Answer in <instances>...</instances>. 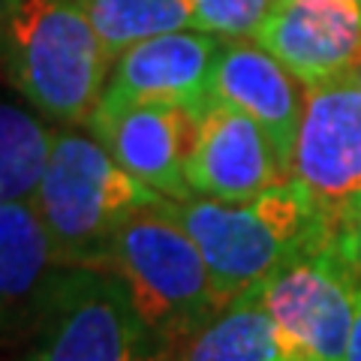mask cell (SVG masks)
Wrapping results in <instances>:
<instances>
[{"mask_svg": "<svg viewBox=\"0 0 361 361\" xmlns=\"http://www.w3.org/2000/svg\"><path fill=\"white\" fill-rule=\"evenodd\" d=\"M166 202L205 256L220 307L262 286L331 220L295 178L244 202L211 196Z\"/></svg>", "mask_w": 361, "mask_h": 361, "instance_id": "cell-1", "label": "cell"}, {"mask_svg": "<svg viewBox=\"0 0 361 361\" xmlns=\"http://www.w3.org/2000/svg\"><path fill=\"white\" fill-rule=\"evenodd\" d=\"M111 58L78 0H18L0 21V73L39 115L87 123Z\"/></svg>", "mask_w": 361, "mask_h": 361, "instance_id": "cell-2", "label": "cell"}, {"mask_svg": "<svg viewBox=\"0 0 361 361\" xmlns=\"http://www.w3.org/2000/svg\"><path fill=\"white\" fill-rule=\"evenodd\" d=\"M163 199L133 178L94 133L54 130L33 208L63 265L103 268L115 235L135 208Z\"/></svg>", "mask_w": 361, "mask_h": 361, "instance_id": "cell-3", "label": "cell"}, {"mask_svg": "<svg viewBox=\"0 0 361 361\" xmlns=\"http://www.w3.org/2000/svg\"><path fill=\"white\" fill-rule=\"evenodd\" d=\"M103 268L123 280L157 346L178 343L220 310L205 256L166 199L123 220Z\"/></svg>", "mask_w": 361, "mask_h": 361, "instance_id": "cell-4", "label": "cell"}, {"mask_svg": "<svg viewBox=\"0 0 361 361\" xmlns=\"http://www.w3.org/2000/svg\"><path fill=\"white\" fill-rule=\"evenodd\" d=\"M358 292L361 277L329 220L301 253L262 283V301L286 361H343Z\"/></svg>", "mask_w": 361, "mask_h": 361, "instance_id": "cell-5", "label": "cell"}, {"mask_svg": "<svg viewBox=\"0 0 361 361\" xmlns=\"http://www.w3.org/2000/svg\"><path fill=\"white\" fill-rule=\"evenodd\" d=\"M37 361H148L157 349L118 274L66 265L39 316Z\"/></svg>", "mask_w": 361, "mask_h": 361, "instance_id": "cell-6", "label": "cell"}, {"mask_svg": "<svg viewBox=\"0 0 361 361\" xmlns=\"http://www.w3.org/2000/svg\"><path fill=\"white\" fill-rule=\"evenodd\" d=\"M292 178L329 217L361 193V87L349 78L307 85Z\"/></svg>", "mask_w": 361, "mask_h": 361, "instance_id": "cell-7", "label": "cell"}, {"mask_svg": "<svg viewBox=\"0 0 361 361\" xmlns=\"http://www.w3.org/2000/svg\"><path fill=\"white\" fill-rule=\"evenodd\" d=\"M289 178L292 166L262 123L232 106L208 103L187 157L190 193L244 202Z\"/></svg>", "mask_w": 361, "mask_h": 361, "instance_id": "cell-8", "label": "cell"}, {"mask_svg": "<svg viewBox=\"0 0 361 361\" xmlns=\"http://www.w3.org/2000/svg\"><path fill=\"white\" fill-rule=\"evenodd\" d=\"M103 148L163 199L193 196L187 157L193 148L199 111L178 103H99L87 121Z\"/></svg>", "mask_w": 361, "mask_h": 361, "instance_id": "cell-9", "label": "cell"}, {"mask_svg": "<svg viewBox=\"0 0 361 361\" xmlns=\"http://www.w3.org/2000/svg\"><path fill=\"white\" fill-rule=\"evenodd\" d=\"M220 45L223 37L196 27L135 42L111 61L99 103H178L202 115Z\"/></svg>", "mask_w": 361, "mask_h": 361, "instance_id": "cell-10", "label": "cell"}, {"mask_svg": "<svg viewBox=\"0 0 361 361\" xmlns=\"http://www.w3.org/2000/svg\"><path fill=\"white\" fill-rule=\"evenodd\" d=\"M253 39L304 85L343 78L361 58V0H277Z\"/></svg>", "mask_w": 361, "mask_h": 361, "instance_id": "cell-11", "label": "cell"}, {"mask_svg": "<svg viewBox=\"0 0 361 361\" xmlns=\"http://www.w3.org/2000/svg\"><path fill=\"white\" fill-rule=\"evenodd\" d=\"M307 85L256 39H223L214 61L208 103H223L250 115L274 139L292 166V148L304 111Z\"/></svg>", "mask_w": 361, "mask_h": 361, "instance_id": "cell-12", "label": "cell"}, {"mask_svg": "<svg viewBox=\"0 0 361 361\" xmlns=\"http://www.w3.org/2000/svg\"><path fill=\"white\" fill-rule=\"evenodd\" d=\"M63 268L33 202L0 205V329L39 325Z\"/></svg>", "mask_w": 361, "mask_h": 361, "instance_id": "cell-13", "label": "cell"}, {"mask_svg": "<svg viewBox=\"0 0 361 361\" xmlns=\"http://www.w3.org/2000/svg\"><path fill=\"white\" fill-rule=\"evenodd\" d=\"M169 346L175 349V361H286L262 286L223 304L211 319Z\"/></svg>", "mask_w": 361, "mask_h": 361, "instance_id": "cell-14", "label": "cell"}, {"mask_svg": "<svg viewBox=\"0 0 361 361\" xmlns=\"http://www.w3.org/2000/svg\"><path fill=\"white\" fill-rule=\"evenodd\" d=\"M78 6L90 18L111 61L142 39L196 27L190 0H78Z\"/></svg>", "mask_w": 361, "mask_h": 361, "instance_id": "cell-15", "label": "cell"}, {"mask_svg": "<svg viewBox=\"0 0 361 361\" xmlns=\"http://www.w3.org/2000/svg\"><path fill=\"white\" fill-rule=\"evenodd\" d=\"M54 130L16 103H0V205L30 202L49 163Z\"/></svg>", "mask_w": 361, "mask_h": 361, "instance_id": "cell-16", "label": "cell"}, {"mask_svg": "<svg viewBox=\"0 0 361 361\" xmlns=\"http://www.w3.org/2000/svg\"><path fill=\"white\" fill-rule=\"evenodd\" d=\"M196 13V27L223 39L256 37L259 25L277 0H190Z\"/></svg>", "mask_w": 361, "mask_h": 361, "instance_id": "cell-17", "label": "cell"}, {"mask_svg": "<svg viewBox=\"0 0 361 361\" xmlns=\"http://www.w3.org/2000/svg\"><path fill=\"white\" fill-rule=\"evenodd\" d=\"M331 229H334L337 244L343 247V253L349 256V262L355 265L358 277H361V193L334 214Z\"/></svg>", "mask_w": 361, "mask_h": 361, "instance_id": "cell-18", "label": "cell"}, {"mask_svg": "<svg viewBox=\"0 0 361 361\" xmlns=\"http://www.w3.org/2000/svg\"><path fill=\"white\" fill-rule=\"evenodd\" d=\"M343 361H361V292H358V304H355V319L349 329V341H346V355Z\"/></svg>", "mask_w": 361, "mask_h": 361, "instance_id": "cell-19", "label": "cell"}, {"mask_svg": "<svg viewBox=\"0 0 361 361\" xmlns=\"http://www.w3.org/2000/svg\"><path fill=\"white\" fill-rule=\"evenodd\" d=\"M148 361H175V349L169 346V343H163V346H157L154 353H151V358Z\"/></svg>", "mask_w": 361, "mask_h": 361, "instance_id": "cell-20", "label": "cell"}, {"mask_svg": "<svg viewBox=\"0 0 361 361\" xmlns=\"http://www.w3.org/2000/svg\"><path fill=\"white\" fill-rule=\"evenodd\" d=\"M343 78H349V82H353V85H358V87H361V58H358L353 66H349V73H346Z\"/></svg>", "mask_w": 361, "mask_h": 361, "instance_id": "cell-21", "label": "cell"}, {"mask_svg": "<svg viewBox=\"0 0 361 361\" xmlns=\"http://www.w3.org/2000/svg\"><path fill=\"white\" fill-rule=\"evenodd\" d=\"M18 4V0H0V21H4L9 13H13V6Z\"/></svg>", "mask_w": 361, "mask_h": 361, "instance_id": "cell-22", "label": "cell"}, {"mask_svg": "<svg viewBox=\"0 0 361 361\" xmlns=\"http://www.w3.org/2000/svg\"><path fill=\"white\" fill-rule=\"evenodd\" d=\"M13 361H37V355L27 353V355H21V358H13Z\"/></svg>", "mask_w": 361, "mask_h": 361, "instance_id": "cell-23", "label": "cell"}]
</instances>
